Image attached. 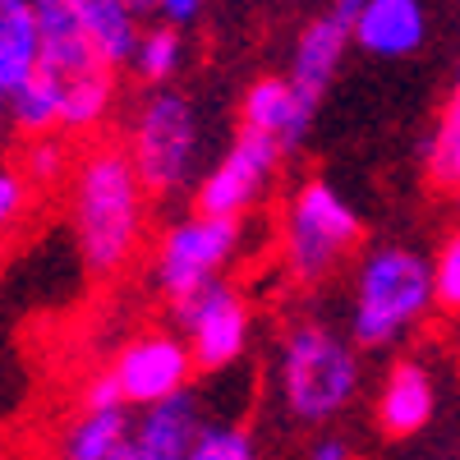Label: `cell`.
Here are the masks:
<instances>
[{"label": "cell", "mask_w": 460, "mask_h": 460, "mask_svg": "<svg viewBox=\"0 0 460 460\" xmlns=\"http://www.w3.org/2000/svg\"><path fill=\"white\" fill-rule=\"evenodd\" d=\"M359 235H364V221L332 180H304L295 199L286 203L281 249H286V267L299 281L332 277L350 258Z\"/></svg>", "instance_id": "277c9868"}, {"label": "cell", "mask_w": 460, "mask_h": 460, "mask_svg": "<svg viewBox=\"0 0 460 460\" xmlns=\"http://www.w3.org/2000/svg\"><path fill=\"white\" fill-rule=\"evenodd\" d=\"M350 23H355L359 51L382 56V60L414 56L429 37V14L419 0H364Z\"/></svg>", "instance_id": "7c38bea8"}, {"label": "cell", "mask_w": 460, "mask_h": 460, "mask_svg": "<svg viewBox=\"0 0 460 460\" xmlns=\"http://www.w3.org/2000/svg\"><path fill=\"white\" fill-rule=\"evenodd\" d=\"M120 460H134V456H120Z\"/></svg>", "instance_id": "4dcf8cb0"}, {"label": "cell", "mask_w": 460, "mask_h": 460, "mask_svg": "<svg viewBox=\"0 0 460 460\" xmlns=\"http://www.w3.org/2000/svg\"><path fill=\"white\" fill-rule=\"evenodd\" d=\"M433 281H438V304L447 314H460V230L442 244V253L433 262Z\"/></svg>", "instance_id": "cb8c5ba5"}, {"label": "cell", "mask_w": 460, "mask_h": 460, "mask_svg": "<svg viewBox=\"0 0 460 460\" xmlns=\"http://www.w3.org/2000/svg\"><path fill=\"white\" fill-rule=\"evenodd\" d=\"M84 14V28L93 37V47L111 60V65H129L138 51V10L134 0H74Z\"/></svg>", "instance_id": "e0dca14e"}, {"label": "cell", "mask_w": 460, "mask_h": 460, "mask_svg": "<svg viewBox=\"0 0 460 460\" xmlns=\"http://www.w3.org/2000/svg\"><path fill=\"white\" fill-rule=\"evenodd\" d=\"M134 442V419L125 410H84L69 424L60 456L65 460H120Z\"/></svg>", "instance_id": "2e32d148"}, {"label": "cell", "mask_w": 460, "mask_h": 460, "mask_svg": "<svg viewBox=\"0 0 460 460\" xmlns=\"http://www.w3.org/2000/svg\"><path fill=\"white\" fill-rule=\"evenodd\" d=\"M115 377L125 387V401L147 410V405H162L180 392H189V377H194L199 359H194V345L189 336H171V332H147L134 336L120 355H115Z\"/></svg>", "instance_id": "9c48e42d"}, {"label": "cell", "mask_w": 460, "mask_h": 460, "mask_svg": "<svg viewBox=\"0 0 460 460\" xmlns=\"http://www.w3.org/2000/svg\"><path fill=\"white\" fill-rule=\"evenodd\" d=\"M65 166H69V152H65V143H60L56 134H37V138L28 143L23 175H28L32 184H56V180L65 175Z\"/></svg>", "instance_id": "603a6c76"}, {"label": "cell", "mask_w": 460, "mask_h": 460, "mask_svg": "<svg viewBox=\"0 0 460 460\" xmlns=\"http://www.w3.org/2000/svg\"><path fill=\"white\" fill-rule=\"evenodd\" d=\"M143 199L147 184L129 157V147H93L88 157L74 166V235L88 272L111 277L134 258L143 240Z\"/></svg>", "instance_id": "6da1fadb"}, {"label": "cell", "mask_w": 460, "mask_h": 460, "mask_svg": "<svg viewBox=\"0 0 460 460\" xmlns=\"http://www.w3.org/2000/svg\"><path fill=\"white\" fill-rule=\"evenodd\" d=\"M429 175L438 189H460V79L438 120V134L429 143Z\"/></svg>", "instance_id": "44dd1931"}, {"label": "cell", "mask_w": 460, "mask_h": 460, "mask_svg": "<svg viewBox=\"0 0 460 460\" xmlns=\"http://www.w3.org/2000/svg\"><path fill=\"white\" fill-rule=\"evenodd\" d=\"M84 410H129L125 387H120V377H115V368H106V373H97V377L88 382Z\"/></svg>", "instance_id": "d4e9b609"}, {"label": "cell", "mask_w": 460, "mask_h": 460, "mask_svg": "<svg viewBox=\"0 0 460 460\" xmlns=\"http://www.w3.org/2000/svg\"><path fill=\"white\" fill-rule=\"evenodd\" d=\"M433 304H438V281L424 253L396 249V244L373 249L364 253L355 272L350 336L364 350H387L433 314Z\"/></svg>", "instance_id": "7a4b0ae2"}, {"label": "cell", "mask_w": 460, "mask_h": 460, "mask_svg": "<svg viewBox=\"0 0 460 460\" xmlns=\"http://www.w3.org/2000/svg\"><path fill=\"white\" fill-rule=\"evenodd\" d=\"M281 143H272L267 134H253V129H240L235 143H230L221 152V162L199 180V212L208 217H244L262 194H267V184H272L277 175V162H281Z\"/></svg>", "instance_id": "52a82bcc"}, {"label": "cell", "mask_w": 460, "mask_h": 460, "mask_svg": "<svg viewBox=\"0 0 460 460\" xmlns=\"http://www.w3.org/2000/svg\"><path fill=\"white\" fill-rule=\"evenodd\" d=\"M42 69V23L32 0H0V97L19 93Z\"/></svg>", "instance_id": "9a60e30c"}, {"label": "cell", "mask_w": 460, "mask_h": 460, "mask_svg": "<svg viewBox=\"0 0 460 460\" xmlns=\"http://www.w3.org/2000/svg\"><path fill=\"white\" fill-rule=\"evenodd\" d=\"M203 433V419H199V405L189 392L162 401V405H147L134 424V442H129V456L134 460H189Z\"/></svg>", "instance_id": "5bb4252c"}, {"label": "cell", "mask_w": 460, "mask_h": 460, "mask_svg": "<svg viewBox=\"0 0 460 460\" xmlns=\"http://www.w3.org/2000/svg\"><path fill=\"white\" fill-rule=\"evenodd\" d=\"M134 10L143 14V10H152V0H134Z\"/></svg>", "instance_id": "f546056e"}, {"label": "cell", "mask_w": 460, "mask_h": 460, "mask_svg": "<svg viewBox=\"0 0 460 460\" xmlns=\"http://www.w3.org/2000/svg\"><path fill=\"white\" fill-rule=\"evenodd\" d=\"M189 460H258V447L244 429L235 424H203Z\"/></svg>", "instance_id": "7402d4cb"}, {"label": "cell", "mask_w": 460, "mask_h": 460, "mask_svg": "<svg viewBox=\"0 0 460 460\" xmlns=\"http://www.w3.org/2000/svg\"><path fill=\"white\" fill-rule=\"evenodd\" d=\"M235 249H240V221L235 217H208V212L184 217L157 244V286L175 304L184 295L221 281Z\"/></svg>", "instance_id": "8992f818"}, {"label": "cell", "mask_w": 460, "mask_h": 460, "mask_svg": "<svg viewBox=\"0 0 460 460\" xmlns=\"http://www.w3.org/2000/svg\"><path fill=\"white\" fill-rule=\"evenodd\" d=\"M152 10H157L166 23H194L199 19V10H203V0H152Z\"/></svg>", "instance_id": "4316f807"}, {"label": "cell", "mask_w": 460, "mask_h": 460, "mask_svg": "<svg viewBox=\"0 0 460 460\" xmlns=\"http://www.w3.org/2000/svg\"><path fill=\"white\" fill-rule=\"evenodd\" d=\"M438 392H433V373L419 359H396L382 377L377 392V424L387 438H410L433 419Z\"/></svg>", "instance_id": "4fadbf2b"}, {"label": "cell", "mask_w": 460, "mask_h": 460, "mask_svg": "<svg viewBox=\"0 0 460 460\" xmlns=\"http://www.w3.org/2000/svg\"><path fill=\"white\" fill-rule=\"evenodd\" d=\"M359 392L355 345L323 323H299L281 341V396L295 419L327 424Z\"/></svg>", "instance_id": "3957f363"}, {"label": "cell", "mask_w": 460, "mask_h": 460, "mask_svg": "<svg viewBox=\"0 0 460 460\" xmlns=\"http://www.w3.org/2000/svg\"><path fill=\"white\" fill-rule=\"evenodd\" d=\"M314 111H318V102H309L290 79H258L240 102V125L253 134H267L272 143H281L290 152L309 134Z\"/></svg>", "instance_id": "8fae6325"}, {"label": "cell", "mask_w": 460, "mask_h": 460, "mask_svg": "<svg viewBox=\"0 0 460 460\" xmlns=\"http://www.w3.org/2000/svg\"><path fill=\"white\" fill-rule=\"evenodd\" d=\"M184 65V37H180V23H157V28H147L138 37V51L129 60V69L138 74V79L147 88H162L171 84L175 74Z\"/></svg>", "instance_id": "ffe728a7"}, {"label": "cell", "mask_w": 460, "mask_h": 460, "mask_svg": "<svg viewBox=\"0 0 460 460\" xmlns=\"http://www.w3.org/2000/svg\"><path fill=\"white\" fill-rule=\"evenodd\" d=\"M175 318H180L189 345H194V359L203 373L230 368L249 345V309L226 281H212L194 295L175 299Z\"/></svg>", "instance_id": "ba28073f"}, {"label": "cell", "mask_w": 460, "mask_h": 460, "mask_svg": "<svg viewBox=\"0 0 460 460\" xmlns=\"http://www.w3.org/2000/svg\"><path fill=\"white\" fill-rule=\"evenodd\" d=\"M309 460H350V442L345 438H318Z\"/></svg>", "instance_id": "83f0119b"}, {"label": "cell", "mask_w": 460, "mask_h": 460, "mask_svg": "<svg viewBox=\"0 0 460 460\" xmlns=\"http://www.w3.org/2000/svg\"><path fill=\"white\" fill-rule=\"evenodd\" d=\"M203 152L199 111L175 88H152L129 120V157L147 184V194H175L189 184Z\"/></svg>", "instance_id": "5b68a950"}, {"label": "cell", "mask_w": 460, "mask_h": 460, "mask_svg": "<svg viewBox=\"0 0 460 460\" xmlns=\"http://www.w3.org/2000/svg\"><path fill=\"white\" fill-rule=\"evenodd\" d=\"M332 5H336V14H350L355 19V10L364 5V0H332Z\"/></svg>", "instance_id": "f1b7e54d"}, {"label": "cell", "mask_w": 460, "mask_h": 460, "mask_svg": "<svg viewBox=\"0 0 460 460\" xmlns=\"http://www.w3.org/2000/svg\"><path fill=\"white\" fill-rule=\"evenodd\" d=\"M5 106H10V125L19 134H32V138L37 134H56L65 125V79L42 65L19 93L5 97Z\"/></svg>", "instance_id": "ac0fdd59"}, {"label": "cell", "mask_w": 460, "mask_h": 460, "mask_svg": "<svg viewBox=\"0 0 460 460\" xmlns=\"http://www.w3.org/2000/svg\"><path fill=\"white\" fill-rule=\"evenodd\" d=\"M115 102V65H93L84 74L65 79V125L69 134H88L106 120V111Z\"/></svg>", "instance_id": "d6986e66"}, {"label": "cell", "mask_w": 460, "mask_h": 460, "mask_svg": "<svg viewBox=\"0 0 460 460\" xmlns=\"http://www.w3.org/2000/svg\"><path fill=\"white\" fill-rule=\"evenodd\" d=\"M23 203H28V175L19 166H5V175H0V217H5V226L19 221Z\"/></svg>", "instance_id": "484cf974"}, {"label": "cell", "mask_w": 460, "mask_h": 460, "mask_svg": "<svg viewBox=\"0 0 460 460\" xmlns=\"http://www.w3.org/2000/svg\"><path fill=\"white\" fill-rule=\"evenodd\" d=\"M350 42H355L350 14L309 19V23H304V32L295 37V56H290V74H286V79L309 102H318L332 88V79H336L345 51H350Z\"/></svg>", "instance_id": "30bf717a"}]
</instances>
